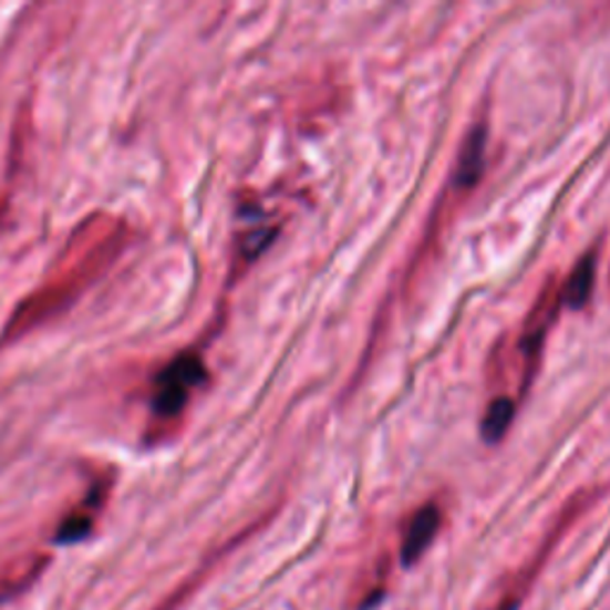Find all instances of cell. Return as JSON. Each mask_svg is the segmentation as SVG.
<instances>
[{"mask_svg":"<svg viewBox=\"0 0 610 610\" xmlns=\"http://www.w3.org/2000/svg\"><path fill=\"white\" fill-rule=\"evenodd\" d=\"M208 380L203 358L194 351H184L158 372L153 382L151 409L158 420H175L189 405L194 391Z\"/></svg>","mask_w":610,"mask_h":610,"instance_id":"obj_1","label":"cell"},{"mask_svg":"<svg viewBox=\"0 0 610 610\" xmlns=\"http://www.w3.org/2000/svg\"><path fill=\"white\" fill-rule=\"evenodd\" d=\"M440 525H442V513L434 504L422 506L413 515L401 541V562L405 568L415 566V562L422 558V554L430 549L436 531H440Z\"/></svg>","mask_w":610,"mask_h":610,"instance_id":"obj_2","label":"cell"},{"mask_svg":"<svg viewBox=\"0 0 610 610\" xmlns=\"http://www.w3.org/2000/svg\"><path fill=\"white\" fill-rule=\"evenodd\" d=\"M105 489L103 487H93V492L89 494V500H86V508L84 510H74L70 518H65V523L60 525V531L55 535V541L60 544H76L82 541L84 537H89V531L93 527V515H91V508L93 504L99 506V500L103 498Z\"/></svg>","mask_w":610,"mask_h":610,"instance_id":"obj_3","label":"cell"},{"mask_svg":"<svg viewBox=\"0 0 610 610\" xmlns=\"http://www.w3.org/2000/svg\"><path fill=\"white\" fill-rule=\"evenodd\" d=\"M484 130L477 127L465 141V148L461 153V163H458V182L463 186H471L477 182L484 167Z\"/></svg>","mask_w":610,"mask_h":610,"instance_id":"obj_4","label":"cell"},{"mask_svg":"<svg viewBox=\"0 0 610 610\" xmlns=\"http://www.w3.org/2000/svg\"><path fill=\"white\" fill-rule=\"evenodd\" d=\"M591 285H593V256H587L568 277L566 289H562V303L568 308H582L591 293Z\"/></svg>","mask_w":610,"mask_h":610,"instance_id":"obj_5","label":"cell"},{"mask_svg":"<svg viewBox=\"0 0 610 610\" xmlns=\"http://www.w3.org/2000/svg\"><path fill=\"white\" fill-rule=\"evenodd\" d=\"M515 415V405L510 399H496L492 405L487 415H484V422H482V436L487 442H498L500 436L506 434V430L510 427V420Z\"/></svg>","mask_w":610,"mask_h":610,"instance_id":"obj_6","label":"cell"},{"mask_svg":"<svg viewBox=\"0 0 610 610\" xmlns=\"http://www.w3.org/2000/svg\"><path fill=\"white\" fill-rule=\"evenodd\" d=\"M0 215H3V208H0Z\"/></svg>","mask_w":610,"mask_h":610,"instance_id":"obj_7","label":"cell"}]
</instances>
